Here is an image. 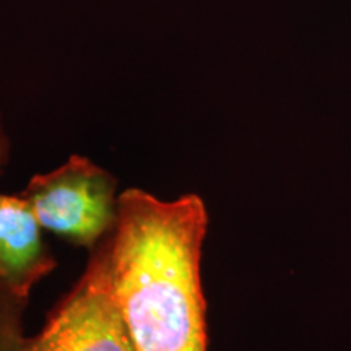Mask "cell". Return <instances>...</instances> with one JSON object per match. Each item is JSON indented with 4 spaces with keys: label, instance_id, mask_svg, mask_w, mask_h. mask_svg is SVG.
Here are the masks:
<instances>
[{
    "label": "cell",
    "instance_id": "cell-6",
    "mask_svg": "<svg viewBox=\"0 0 351 351\" xmlns=\"http://www.w3.org/2000/svg\"><path fill=\"white\" fill-rule=\"evenodd\" d=\"M8 158H10V138H8L5 127H3L2 114H0V176L8 163Z\"/></svg>",
    "mask_w": 351,
    "mask_h": 351
},
{
    "label": "cell",
    "instance_id": "cell-4",
    "mask_svg": "<svg viewBox=\"0 0 351 351\" xmlns=\"http://www.w3.org/2000/svg\"><path fill=\"white\" fill-rule=\"evenodd\" d=\"M43 230L23 195L0 194V282L28 300L34 285L57 265Z\"/></svg>",
    "mask_w": 351,
    "mask_h": 351
},
{
    "label": "cell",
    "instance_id": "cell-5",
    "mask_svg": "<svg viewBox=\"0 0 351 351\" xmlns=\"http://www.w3.org/2000/svg\"><path fill=\"white\" fill-rule=\"evenodd\" d=\"M28 298L16 295L0 282V351H20L28 337L23 330V314Z\"/></svg>",
    "mask_w": 351,
    "mask_h": 351
},
{
    "label": "cell",
    "instance_id": "cell-3",
    "mask_svg": "<svg viewBox=\"0 0 351 351\" xmlns=\"http://www.w3.org/2000/svg\"><path fill=\"white\" fill-rule=\"evenodd\" d=\"M20 351H135L109 287L108 244L101 243L75 287Z\"/></svg>",
    "mask_w": 351,
    "mask_h": 351
},
{
    "label": "cell",
    "instance_id": "cell-2",
    "mask_svg": "<svg viewBox=\"0 0 351 351\" xmlns=\"http://www.w3.org/2000/svg\"><path fill=\"white\" fill-rule=\"evenodd\" d=\"M117 179L90 158L72 155L59 168L29 179L21 195L44 230L95 251L116 228Z\"/></svg>",
    "mask_w": 351,
    "mask_h": 351
},
{
    "label": "cell",
    "instance_id": "cell-1",
    "mask_svg": "<svg viewBox=\"0 0 351 351\" xmlns=\"http://www.w3.org/2000/svg\"><path fill=\"white\" fill-rule=\"evenodd\" d=\"M208 230L195 194L161 200L127 189L106 238L109 287L135 351H208L200 280Z\"/></svg>",
    "mask_w": 351,
    "mask_h": 351
}]
</instances>
